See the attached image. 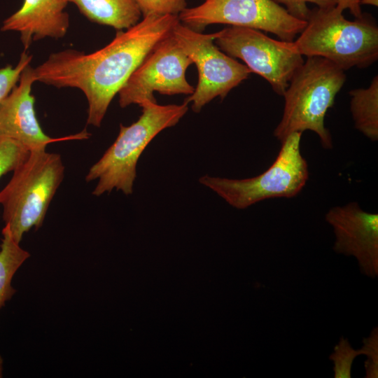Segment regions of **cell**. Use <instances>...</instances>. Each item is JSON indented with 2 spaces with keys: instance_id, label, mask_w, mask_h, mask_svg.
Segmentation results:
<instances>
[{
  "instance_id": "6da1fadb",
  "label": "cell",
  "mask_w": 378,
  "mask_h": 378,
  "mask_svg": "<svg viewBox=\"0 0 378 378\" xmlns=\"http://www.w3.org/2000/svg\"><path fill=\"white\" fill-rule=\"evenodd\" d=\"M179 21L174 15L145 16L126 31H118L108 45L95 52L66 49L52 53L34 69L35 80L80 90L88 103L87 124L99 127L113 97Z\"/></svg>"
},
{
  "instance_id": "7a4b0ae2",
  "label": "cell",
  "mask_w": 378,
  "mask_h": 378,
  "mask_svg": "<svg viewBox=\"0 0 378 378\" xmlns=\"http://www.w3.org/2000/svg\"><path fill=\"white\" fill-rule=\"evenodd\" d=\"M346 80L344 71L321 57H307L295 71L282 96L284 108L274 136L283 141L295 132H315L323 148H332L325 116Z\"/></svg>"
},
{
  "instance_id": "3957f363",
  "label": "cell",
  "mask_w": 378,
  "mask_h": 378,
  "mask_svg": "<svg viewBox=\"0 0 378 378\" xmlns=\"http://www.w3.org/2000/svg\"><path fill=\"white\" fill-rule=\"evenodd\" d=\"M141 107L139 119L129 126L120 125L115 141L89 169L86 181L98 180L92 195L100 196L113 189L131 195L141 153L160 132L179 122L187 113L188 104L159 105L146 102Z\"/></svg>"
},
{
  "instance_id": "277c9868",
  "label": "cell",
  "mask_w": 378,
  "mask_h": 378,
  "mask_svg": "<svg viewBox=\"0 0 378 378\" xmlns=\"http://www.w3.org/2000/svg\"><path fill=\"white\" fill-rule=\"evenodd\" d=\"M337 6L312 10L293 41L306 57H323L344 71L365 68L378 59V27L364 17L346 20Z\"/></svg>"
},
{
  "instance_id": "5b68a950",
  "label": "cell",
  "mask_w": 378,
  "mask_h": 378,
  "mask_svg": "<svg viewBox=\"0 0 378 378\" xmlns=\"http://www.w3.org/2000/svg\"><path fill=\"white\" fill-rule=\"evenodd\" d=\"M64 175L59 154L46 150L29 152L0 192L3 220L20 243L23 234L43 225L49 205Z\"/></svg>"
},
{
  "instance_id": "8992f818",
  "label": "cell",
  "mask_w": 378,
  "mask_h": 378,
  "mask_svg": "<svg viewBox=\"0 0 378 378\" xmlns=\"http://www.w3.org/2000/svg\"><path fill=\"white\" fill-rule=\"evenodd\" d=\"M301 136V132H295L281 141L272 165L256 176L232 179L206 174L199 182L238 209L267 199L293 197L309 178L308 164L300 151Z\"/></svg>"
},
{
  "instance_id": "52a82bcc",
  "label": "cell",
  "mask_w": 378,
  "mask_h": 378,
  "mask_svg": "<svg viewBox=\"0 0 378 378\" xmlns=\"http://www.w3.org/2000/svg\"><path fill=\"white\" fill-rule=\"evenodd\" d=\"M216 34L214 43L223 52L244 61L280 95L304 62L293 41L275 40L260 30L230 26Z\"/></svg>"
},
{
  "instance_id": "ba28073f",
  "label": "cell",
  "mask_w": 378,
  "mask_h": 378,
  "mask_svg": "<svg viewBox=\"0 0 378 378\" xmlns=\"http://www.w3.org/2000/svg\"><path fill=\"white\" fill-rule=\"evenodd\" d=\"M178 18L196 31L212 24H225L271 32L286 41H293L307 24L273 0H205L185 8Z\"/></svg>"
},
{
  "instance_id": "9c48e42d",
  "label": "cell",
  "mask_w": 378,
  "mask_h": 378,
  "mask_svg": "<svg viewBox=\"0 0 378 378\" xmlns=\"http://www.w3.org/2000/svg\"><path fill=\"white\" fill-rule=\"evenodd\" d=\"M172 34L197 68V85L193 93L184 100L188 104L191 103L195 112H200L217 97L224 99L251 73L246 65L224 53L215 44L216 32L203 34L179 21Z\"/></svg>"
},
{
  "instance_id": "30bf717a",
  "label": "cell",
  "mask_w": 378,
  "mask_h": 378,
  "mask_svg": "<svg viewBox=\"0 0 378 378\" xmlns=\"http://www.w3.org/2000/svg\"><path fill=\"white\" fill-rule=\"evenodd\" d=\"M192 64L171 32L156 44L123 85L118 92L120 107L157 102L154 92L190 95L195 88L188 82L186 72Z\"/></svg>"
},
{
  "instance_id": "8fae6325",
  "label": "cell",
  "mask_w": 378,
  "mask_h": 378,
  "mask_svg": "<svg viewBox=\"0 0 378 378\" xmlns=\"http://www.w3.org/2000/svg\"><path fill=\"white\" fill-rule=\"evenodd\" d=\"M325 219L335 237L333 250L354 256L362 274L378 276V214L363 210L358 203L332 207Z\"/></svg>"
},
{
  "instance_id": "7c38bea8",
  "label": "cell",
  "mask_w": 378,
  "mask_h": 378,
  "mask_svg": "<svg viewBox=\"0 0 378 378\" xmlns=\"http://www.w3.org/2000/svg\"><path fill=\"white\" fill-rule=\"evenodd\" d=\"M36 82L34 68L28 64L22 71L19 84L0 102V138L14 140L29 151L46 150L52 142L88 138L86 131L62 138H52L41 129L34 111L32 84Z\"/></svg>"
},
{
  "instance_id": "4fadbf2b",
  "label": "cell",
  "mask_w": 378,
  "mask_h": 378,
  "mask_svg": "<svg viewBox=\"0 0 378 378\" xmlns=\"http://www.w3.org/2000/svg\"><path fill=\"white\" fill-rule=\"evenodd\" d=\"M68 3V0H23L21 7L3 22L1 30L19 32L24 50L34 41L63 38L69 27V16L64 11Z\"/></svg>"
},
{
  "instance_id": "5bb4252c",
  "label": "cell",
  "mask_w": 378,
  "mask_h": 378,
  "mask_svg": "<svg viewBox=\"0 0 378 378\" xmlns=\"http://www.w3.org/2000/svg\"><path fill=\"white\" fill-rule=\"evenodd\" d=\"M92 22L127 29L140 20L141 12L135 0H68Z\"/></svg>"
},
{
  "instance_id": "9a60e30c",
  "label": "cell",
  "mask_w": 378,
  "mask_h": 378,
  "mask_svg": "<svg viewBox=\"0 0 378 378\" xmlns=\"http://www.w3.org/2000/svg\"><path fill=\"white\" fill-rule=\"evenodd\" d=\"M350 110L355 127L371 141L378 139V76L366 88L349 92Z\"/></svg>"
},
{
  "instance_id": "2e32d148",
  "label": "cell",
  "mask_w": 378,
  "mask_h": 378,
  "mask_svg": "<svg viewBox=\"0 0 378 378\" xmlns=\"http://www.w3.org/2000/svg\"><path fill=\"white\" fill-rule=\"evenodd\" d=\"M0 244V308L15 293L12 279L21 265L30 254L23 249L13 239L9 227L5 225L2 230Z\"/></svg>"
},
{
  "instance_id": "e0dca14e",
  "label": "cell",
  "mask_w": 378,
  "mask_h": 378,
  "mask_svg": "<svg viewBox=\"0 0 378 378\" xmlns=\"http://www.w3.org/2000/svg\"><path fill=\"white\" fill-rule=\"evenodd\" d=\"M362 355L361 349H354L348 339L341 337L329 358L333 362L335 378H351L355 358Z\"/></svg>"
},
{
  "instance_id": "ac0fdd59",
  "label": "cell",
  "mask_w": 378,
  "mask_h": 378,
  "mask_svg": "<svg viewBox=\"0 0 378 378\" xmlns=\"http://www.w3.org/2000/svg\"><path fill=\"white\" fill-rule=\"evenodd\" d=\"M29 152L14 140L0 138V178L16 169L26 160Z\"/></svg>"
},
{
  "instance_id": "d6986e66",
  "label": "cell",
  "mask_w": 378,
  "mask_h": 378,
  "mask_svg": "<svg viewBox=\"0 0 378 378\" xmlns=\"http://www.w3.org/2000/svg\"><path fill=\"white\" fill-rule=\"evenodd\" d=\"M32 56L22 52L15 66L7 65L0 68V102L6 97L19 81L24 68L30 64Z\"/></svg>"
},
{
  "instance_id": "ffe728a7",
  "label": "cell",
  "mask_w": 378,
  "mask_h": 378,
  "mask_svg": "<svg viewBox=\"0 0 378 378\" xmlns=\"http://www.w3.org/2000/svg\"><path fill=\"white\" fill-rule=\"evenodd\" d=\"M144 17L150 15H178L186 8V0H135Z\"/></svg>"
},
{
  "instance_id": "44dd1931",
  "label": "cell",
  "mask_w": 378,
  "mask_h": 378,
  "mask_svg": "<svg viewBox=\"0 0 378 378\" xmlns=\"http://www.w3.org/2000/svg\"><path fill=\"white\" fill-rule=\"evenodd\" d=\"M363 346L360 349L362 355L367 357L365 361V378L378 377V328L375 327L371 331L369 337L363 340Z\"/></svg>"
},
{
  "instance_id": "7402d4cb",
  "label": "cell",
  "mask_w": 378,
  "mask_h": 378,
  "mask_svg": "<svg viewBox=\"0 0 378 378\" xmlns=\"http://www.w3.org/2000/svg\"><path fill=\"white\" fill-rule=\"evenodd\" d=\"M277 4H282L286 7V10L293 17L307 21L311 10L307 4H316L320 8H328L334 7L337 4V0H273Z\"/></svg>"
},
{
  "instance_id": "603a6c76",
  "label": "cell",
  "mask_w": 378,
  "mask_h": 378,
  "mask_svg": "<svg viewBox=\"0 0 378 378\" xmlns=\"http://www.w3.org/2000/svg\"><path fill=\"white\" fill-rule=\"evenodd\" d=\"M336 6L342 11L349 9L356 19L363 17L360 9V0H337Z\"/></svg>"
},
{
  "instance_id": "cb8c5ba5",
  "label": "cell",
  "mask_w": 378,
  "mask_h": 378,
  "mask_svg": "<svg viewBox=\"0 0 378 378\" xmlns=\"http://www.w3.org/2000/svg\"><path fill=\"white\" fill-rule=\"evenodd\" d=\"M360 4H367L374 6H378V0H360Z\"/></svg>"
},
{
  "instance_id": "d4e9b609",
  "label": "cell",
  "mask_w": 378,
  "mask_h": 378,
  "mask_svg": "<svg viewBox=\"0 0 378 378\" xmlns=\"http://www.w3.org/2000/svg\"><path fill=\"white\" fill-rule=\"evenodd\" d=\"M3 377V358L0 355V378Z\"/></svg>"
}]
</instances>
